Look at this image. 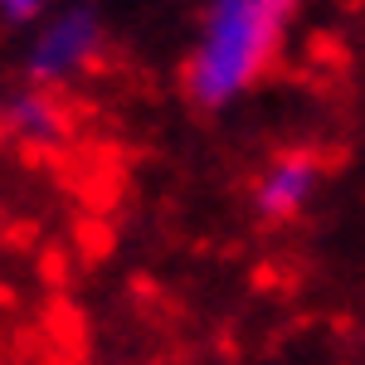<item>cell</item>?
Returning a JSON list of instances; mask_svg holds the SVG:
<instances>
[{
	"instance_id": "3",
	"label": "cell",
	"mask_w": 365,
	"mask_h": 365,
	"mask_svg": "<svg viewBox=\"0 0 365 365\" xmlns=\"http://www.w3.org/2000/svg\"><path fill=\"white\" fill-rule=\"evenodd\" d=\"M88 54H93V20H88V15H68V20H58V25L44 34L34 63H39V73H68V68H78Z\"/></svg>"
},
{
	"instance_id": "2",
	"label": "cell",
	"mask_w": 365,
	"mask_h": 365,
	"mask_svg": "<svg viewBox=\"0 0 365 365\" xmlns=\"http://www.w3.org/2000/svg\"><path fill=\"white\" fill-rule=\"evenodd\" d=\"M312 190H317V161L312 156H282L278 166L263 175L258 205H263V215H292Z\"/></svg>"
},
{
	"instance_id": "1",
	"label": "cell",
	"mask_w": 365,
	"mask_h": 365,
	"mask_svg": "<svg viewBox=\"0 0 365 365\" xmlns=\"http://www.w3.org/2000/svg\"><path fill=\"white\" fill-rule=\"evenodd\" d=\"M297 0H215L205 39L190 58V93L200 103H229L273 58Z\"/></svg>"
},
{
	"instance_id": "4",
	"label": "cell",
	"mask_w": 365,
	"mask_h": 365,
	"mask_svg": "<svg viewBox=\"0 0 365 365\" xmlns=\"http://www.w3.org/2000/svg\"><path fill=\"white\" fill-rule=\"evenodd\" d=\"M15 127L29 137H54L58 132V103L49 98H20L15 103Z\"/></svg>"
},
{
	"instance_id": "5",
	"label": "cell",
	"mask_w": 365,
	"mask_h": 365,
	"mask_svg": "<svg viewBox=\"0 0 365 365\" xmlns=\"http://www.w3.org/2000/svg\"><path fill=\"white\" fill-rule=\"evenodd\" d=\"M0 10H5L10 20H34V15L44 10V0H0Z\"/></svg>"
}]
</instances>
